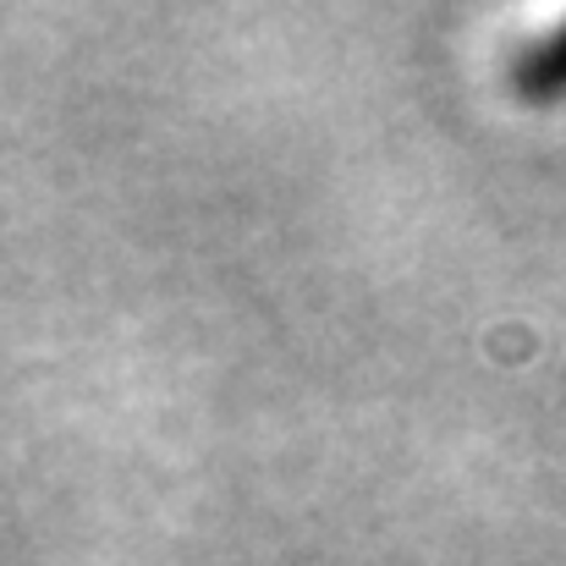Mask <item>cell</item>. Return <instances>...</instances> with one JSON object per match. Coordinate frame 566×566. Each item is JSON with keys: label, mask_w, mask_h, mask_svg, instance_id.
<instances>
[{"label": "cell", "mask_w": 566, "mask_h": 566, "mask_svg": "<svg viewBox=\"0 0 566 566\" xmlns=\"http://www.w3.org/2000/svg\"><path fill=\"white\" fill-rule=\"evenodd\" d=\"M523 88H528V94H556V88H566V33L556 44H545V50L523 66Z\"/></svg>", "instance_id": "1"}]
</instances>
